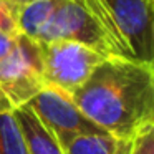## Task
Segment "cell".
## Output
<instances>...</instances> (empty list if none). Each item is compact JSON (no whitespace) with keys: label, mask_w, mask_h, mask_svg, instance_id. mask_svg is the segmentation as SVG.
<instances>
[{"label":"cell","mask_w":154,"mask_h":154,"mask_svg":"<svg viewBox=\"0 0 154 154\" xmlns=\"http://www.w3.org/2000/svg\"><path fill=\"white\" fill-rule=\"evenodd\" d=\"M0 154H30L14 111H0Z\"/></svg>","instance_id":"30bf717a"},{"label":"cell","mask_w":154,"mask_h":154,"mask_svg":"<svg viewBox=\"0 0 154 154\" xmlns=\"http://www.w3.org/2000/svg\"><path fill=\"white\" fill-rule=\"evenodd\" d=\"M71 98L101 129L133 139L154 126V63L104 58Z\"/></svg>","instance_id":"6da1fadb"},{"label":"cell","mask_w":154,"mask_h":154,"mask_svg":"<svg viewBox=\"0 0 154 154\" xmlns=\"http://www.w3.org/2000/svg\"><path fill=\"white\" fill-rule=\"evenodd\" d=\"M133 149V139H119L116 154H131Z\"/></svg>","instance_id":"5bb4252c"},{"label":"cell","mask_w":154,"mask_h":154,"mask_svg":"<svg viewBox=\"0 0 154 154\" xmlns=\"http://www.w3.org/2000/svg\"><path fill=\"white\" fill-rule=\"evenodd\" d=\"M15 38H17V35H10V33H5V32H0V60L5 58L10 53L12 47H14V43H15Z\"/></svg>","instance_id":"4fadbf2b"},{"label":"cell","mask_w":154,"mask_h":154,"mask_svg":"<svg viewBox=\"0 0 154 154\" xmlns=\"http://www.w3.org/2000/svg\"><path fill=\"white\" fill-rule=\"evenodd\" d=\"M43 88L38 42L18 32L10 53L0 60V90L14 111L27 104Z\"/></svg>","instance_id":"277c9868"},{"label":"cell","mask_w":154,"mask_h":154,"mask_svg":"<svg viewBox=\"0 0 154 154\" xmlns=\"http://www.w3.org/2000/svg\"><path fill=\"white\" fill-rule=\"evenodd\" d=\"M113 18L137 61L154 63V2L106 0Z\"/></svg>","instance_id":"5b68a950"},{"label":"cell","mask_w":154,"mask_h":154,"mask_svg":"<svg viewBox=\"0 0 154 154\" xmlns=\"http://www.w3.org/2000/svg\"><path fill=\"white\" fill-rule=\"evenodd\" d=\"M0 32H5V33L10 35L18 33L15 8L5 4V2H2V0H0Z\"/></svg>","instance_id":"7c38bea8"},{"label":"cell","mask_w":154,"mask_h":154,"mask_svg":"<svg viewBox=\"0 0 154 154\" xmlns=\"http://www.w3.org/2000/svg\"><path fill=\"white\" fill-rule=\"evenodd\" d=\"M14 116L22 129L30 154H65L57 136L42 123L28 104L14 109Z\"/></svg>","instance_id":"52a82bcc"},{"label":"cell","mask_w":154,"mask_h":154,"mask_svg":"<svg viewBox=\"0 0 154 154\" xmlns=\"http://www.w3.org/2000/svg\"><path fill=\"white\" fill-rule=\"evenodd\" d=\"M2 2H5V4H8L10 7L17 8V7H20V5L28 4V2H33V0H2Z\"/></svg>","instance_id":"2e32d148"},{"label":"cell","mask_w":154,"mask_h":154,"mask_svg":"<svg viewBox=\"0 0 154 154\" xmlns=\"http://www.w3.org/2000/svg\"><path fill=\"white\" fill-rule=\"evenodd\" d=\"M0 111H12L10 104H8L7 98H5V94L2 93V90H0Z\"/></svg>","instance_id":"9a60e30c"},{"label":"cell","mask_w":154,"mask_h":154,"mask_svg":"<svg viewBox=\"0 0 154 154\" xmlns=\"http://www.w3.org/2000/svg\"><path fill=\"white\" fill-rule=\"evenodd\" d=\"M65 154H116L119 139L106 131L70 133L57 136Z\"/></svg>","instance_id":"ba28073f"},{"label":"cell","mask_w":154,"mask_h":154,"mask_svg":"<svg viewBox=\"0 0 154 154\" xmlns=\"http://www.w3.org/2000/svg\"><path fill=\"white\" fill-rule=\"evenodd\" d=\"M45 86L76 91L106 57L75 40L38 42Z\"/></svg>","instance_id":"7a4b0ae2"},{"label":"cell","mask_w":154,"mask_h":154,"mask_svg":"<svg viewBox=\"0 0 154 154\" xmlns=\"http://www.w3.org/2000/svg\"><path fill=\"white\" fill-rule=\"evenodd\" d=\"M61 0H33L15 8L18 32L27 37L38 40L42 28L47 25L53 12L60 5Z\"/></svg>","instance_id":"9c48e42d"},{"label":"cell","mask_w":154,"mask_h":154,"mask_svg":"<svg viewBox=\"0 0 154 154\" xmlns=\"http://www.w3.org/2000/svg\"><path fill=\"white\" fill-rule=\"evenodd\" d=\"M152 2H154V0H152Z\"/></svg>","instance_id":"e0dca14e"},{"label":"cell","mask_w":154,"mask_h":154,"mask_svg":"<svg viewBox=\"0 0 154 154\" xmlns=\"http://www.w3.org/2000/svg\"><path fill=\"white\" fill-rule=\"evenodd\" d=\"M27 104L35 111L40 121L55 136L70 133H100V131H104L98 124H94L76 106L70 93L60 90V88L47 85Z\"/></svg>","instance_id":"8992f818"},{"label":"cell","mask_w":154,"mask_h":154,"mask_svg":"<svg viewBox=\"0 0 154 154\" xmlns=\"http://www.w3.org/2000/svg\"><path fill=\"white\" fill-rule=\"evenodd\" d=\"M75 40L106 58H118L114 45L104 32L90 0H61L37 42Z\"/></svg>","instance_id":"3957f363"},{"label":"cell","mask_w":154,"mask_h":154,"mask_svg":"<svg viewBox=\"0 0 154 154\" xmlns=\"http://www.w3.org/2000/svg\"><path fill=\"white\" fill-rule=\"evenodd\" d=\"M131 154H154V126L139 131L133 137Z\"/></svg>","instance_id":"8fae6325"}]
</instances>
